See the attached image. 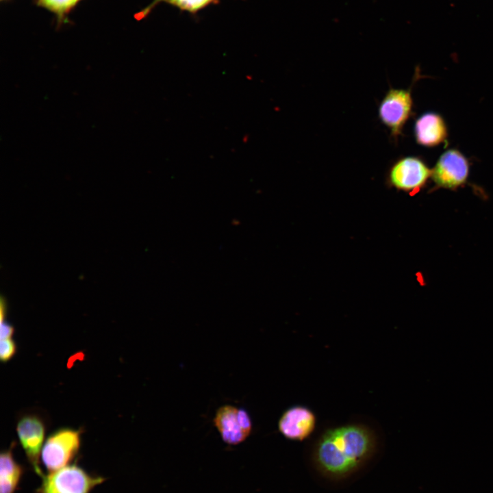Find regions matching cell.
Returning <instances> with one entry per match:
<instances>
[{
	"label": "cell",
	"instance_id": "cell-1",
	"mask_svg": "<svg viewBox=\"0 0 493 493\" xmlns=\"http://www.w3.org/2000/svg\"><path fill=\"white\" fill-rule=\"evenodd\" d=\"M376 441L366 427L350 424L326 430L314 449L319 470L333 478L350 475L372 455Z\"/></svg>",
	"mask_w": 493,
	"mask_h": 493
},
{
	"label": "cell",
	"instance_id": "cell-2",
	"mask_svg": "<svg viewBox=\"0 0 493 493\" xmlns=\"http://www.w3.org/2000/svg\"><path fill=\"white\" fill-rule=\"evenodd\" d=\"M41 479L36 493H90L106 479L87 472L77 462L44 474Z\"/></svg>",
	"mask_w": 493,
	"mask_h": 493
},
{
	"label": "cell",
	"instance_id": "cell-3",
	"mask_svg": "<svg viewBox=\"0 0 493 493\" xmlns=\"http://www.w3.org/2000/svg\"><path fill=\"white\" fill-rule=\"evenodd\" d=\"M81 430L61 428L49 435L44 443L40 459L48 472L71 464L81 447Z\"/></svg>",
	"mask_w": 493,
	"mask_h": 493
},
{
	"label": "cell",
	"instance_id": "cell-4",
	"mask_svg": "<svg viewBox=\"0 0 493 493\" xmlns=\"http://www.w3.org/2000/svg\"><path fill=\"white\" fill-rule=\"evenodd\" d=\"M412 107L411 88H391L381 101L379 118L394 138L402 134L403 128L411 116Z\"/></svg>",
	"mask_w": 493,
	"mask_h": 493
},
{
	"label": "cell",
	"instance_id": "cell-5",
	"mask_svg": "<svg viewBox=\"0 0 493 493\" xmlns=\"http://www.w3.org/2000/svg\"><path fill=\"white\" fill-rule=\"evenodd\" d=\"M431 177V170L422 160L415 156H406L391 166L388 181L395 189L411 193L425 186Z\"/></svg>",
	"mask_w": 493,
	"mask_h": 493
},
{
	"label": "cell",
	"instance_id": "cell-6",
	"mask_svg": "<svg viewBox=\"0 0 493 493\" xmlns=\"http://www.w3.org/2000/svg\"><path fill=\"white\" fill-rule=\"evenodd\" d=\"M16 432L27 459L35 473L40 477L44 475L40 459L45 436V425L37 415L27 414L18 421Z\"/></svg>",
	"mask_w": 493,
	"mask_h": 493
},
{
	"label": "cell",
	"instance_id": "cell-7",
	"mask_svg": "<svg viewBox=\"0 0 493 493\" xmlns=\"http://www.w3.org/2000/svg\"><path fill=\"white\" fill-rule=\"evenodd\" d=\"M214 424L223 440L230 445L244 442L252 429V422L248 412L231 405H223L216 410Z\"/></svg>",
	"mask_w": 493,
	"mask_h": 493
},
{
	"label": "cell",
	"instance_id": "cell-8",
	"mask_svg": "<svg viewBox=\"0 0 493 493\" xmlns=\"http://www.w3.org/2000/svg\"><path fill=\"white\" fill-rule=\"evenodd\" d=\"M469 175L467 158L458 150L444 151L431 170V178L437 187L454 190L464 185Z\"/></svg>",
	"mask_w": 493,
	"mask_h": 493
},
{
	"label": "cell",
	"instance_id": "cell-9",
	"mask_svg": "<svg viewBox=\"0 0 493 493\" xmlns=\"http://www.w3.org/2000/svg\"><path fill=\"white\" fill-rule=\"evenodd\" d=\"M316 423V416L310 409L303 405H294L282 414L278 422V429L286 438L303 441L312 433Z\"/></svg>",
	"mask_w": 493,
	"mask_h": 493
},
{
	"label": "cell",
	"instance_id": "cell-10",
	"mask_svg": "<svg viewBox=\"0 0 493 493\" xmlns=\"http://www.w3.org/2000/svg\"><path fill=\"white\" fill-rule=\"evenodd\" d=\"M414 133L416 142L425 147L443 143L448 135L444 120L433 112H425L416 120Z\"/></svg>",
	"mask_w": 493,
	"mask_h": 493
},
{
	"label": "cell",
	"instance_id": "cell-11",
	"mask_svg": "<svg viewBox=\"0 0 493 493\" xmlns=\"http://www.w3.org/2000/svg\"><path fill=\"white\" fill-rule=\"evenodd\" d=\"M14 446L12 442L0 455V493H16L25 472L24 467L14 457Z\"/></svg>",
	"mask_w": 493,
	"mask_h": 493
},
{
	"label": "cell",
	"instance_id": "cell-12",
	"mask_svg": "<svg viewBox=\"0 0 493 493\" xmlns=\"http://www.w3.org/2000/svg\"><path fill=\"white\" fill-rule=\"evenodd\" d=\"M82 0H37V5L55 15L60 24L66 21L68 14Z\"/></svg>",
	"mask_w": 493,
	"mask_h": 493
},
{
	"label": "cell",
	"instance_id": "cell-13",
	"mask_svg": "<svg viewBox=\"0 0 493 493\" xmlns=\"http://www.w3.org/2000/svg\"><path fill=\"white\" fill-rule=\"evenodd\" d=\"M218 0H153V2L141 12L142 18L145 16L157 3L164 1L176 6L179 9L194 13L210 4L218 2Z\"/></svg>",
	"mask_w": 493,
	"mask_h": 493
},
{
	"label": "cell",
	"instance_id": "cell-14",
	"mask_svg": "<svg viewBox=\"0 0 493 493\" xmlns=\"http://www.w3.org/2000/svg\"><path fill=\"white\" fill-rule=\"evenodd\" d=\"M6 303L5 301L1 298V331H0V338L1 340L12 338L14 333V329L12 325H10L6 320Z\"/></svg>",
	"mask_w": 493,
	"mask_h": 493
},
{
	"label": "cell",
	"instance_id": "cell-15",
	"mask_svg": "<svg viewBox=\"0 0 493 493\" xmlns=\"http://www.w3.org/2000/svg\"><path fill=\"white\" fill-rule=\"evenodd\" d=\"M16 353V344L12 338L1 340L0 359L2 362L10 361Z\"/></svg>",
	"mask_w": 493,
	"mask_h": 493
},
{
	"label": "cell",
	"instance_id": "cell-16",
	"mask_svg": "<svg viewBox=\"0 0 493 493\" xmlns=\"http://www.w3.org/2000/svg\"><path fill=\"white\" fill-rule=\"evenodd\" d=\"M3 1V0H2Z\"/></svg>",
	"mask_w": 493,
	"mask_h": 493
}]
</instances>
